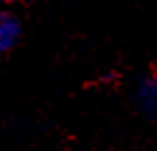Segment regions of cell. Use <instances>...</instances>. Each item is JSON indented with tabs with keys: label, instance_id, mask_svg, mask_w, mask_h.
I'll return each mask as SVG.
<instances>
[{
	"label": "cell",
	"instance_id": "3",
	"mask_svg": "<svg viewBox=\"0 0 157 151\" xmlns=\"http://www.w3.org/2000/svg\"><path fill=\"white\" fill-rule=\"evenodd\" d=\"M6 2H21V0H6Z\"/></svg>",
	"mask_w": 157,
	"mask_h": 151
},
{
	"label": "cell",
	"instance_id": "2",
	"mask_svg": "<svg viewBox=\"0 0 157 151\" xmlns=\"http://www.w3.org/2000/svg\"><path fill=\"white\" fill-rule=\"evenodd\" d=\"M140 95H142L144 105L147 107V111L157 114V76H153L149 81L144 83Z\"/></svg>",
	"mask_w": 157,
	"mask_h": 151
},
{
	"label": "cell",
	"instance_id": "1",
	"mask_svg": "<svg viewBox=\"0 0 157 151\" xmlns=\"http://www.w3.org/2000/svg\"><path fill=\"white\" fill-rule=\"evenodd\" d=\"M17 37H20V23L12 16L0 14V52L12 49Z\"/></svg>",
	"mask_w": 157,
	"mask_h": 151
}]
</instances>
